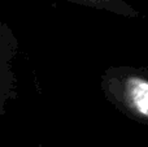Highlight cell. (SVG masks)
<instances>
[{
    "label": "cell",
    "mask_w": 148,
    "mask_h": 147,
    "mask_svg": "<svg viewBox=\"0 0 148 147\" xmlns=\"http://www.w3.org/2000/svg\"><path fill=\"white\" fill-rule=\"evenodd\" d=\"M17 41L7 25L0 22V113L13 94L12 60Z\"/></svg>",
    "instance_id": "6da1fadb"
},
{
    "label": "cell",
    "mask_w": 148,
    "mask_h": 147,
    "mask_svg": "<svg viewBox=\"0 0 148 147\" xmlns=\"http://www.w3.org/2000/svg\"><path fill=\"white\" fill-rule=\"evenodd\" d=\"M123 98L134 112L148 117V81L129 78L123 87Z\"/></svg>",
    "instance_id": "7a4b0ae2"
},
{
    "label": "cell",
    "mask_w": 148,
    "mask_h": 147,
    "mask_svg": "<svg viewBox=\"0 0 148 147\" xmlns=\"http://www.w3.org/2000/svg\"><path fill=\"white\" fill-rule=\"evenodd\" d=\"M68 1H73L82 5H88V7L94 8L109 9L113 10V12L123 13V14H134L133 9L126 3H123L122 0H68Z\"/></svg>",
    "instance_id": "3957f363"
}]
</instances>
